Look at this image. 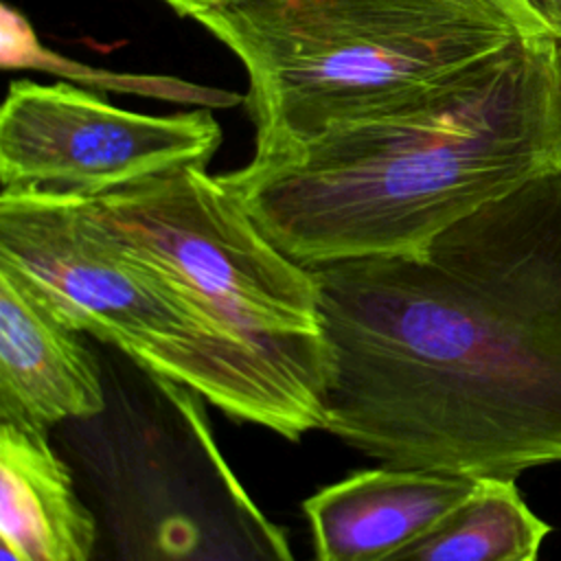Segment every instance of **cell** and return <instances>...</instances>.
Returning a JSON list of instances; mask_svg holds the SVG:
<instances>
[{"label":"cell","mask_w":561,"mask_h":561,"mask_svg":"<svg viewBox=\"0 0 561 561\" xmlns=\"http://www.w3.org/2000/svg\"><path fill=\"white\" fill-rule=\"evenodd\" d=\"M324 432L388 467L515 480L561 462V171L414 259L311 265Z\"/></svg>","instance_id":"obj_1"},{"label":"cell","mask_w":561,"mask_h":561,"mask_svg":"<svg viewBox=\"0 0 561 561\" xmlns=\"http://www.w3.org/2000/svg\"><path fill=\"white\" fill-rule=\"evenodd\" d=\"M561 171V39L519 37L451 88L219 180L311 267L421 256L482 206Z\"/></svg>","instance_id":"obj_2"},{"label":"cell","mask_w":561,"mask_h":561,"mask_svg":"<svg viewBox=\"0 0 561 561\" xmlns=\"http://www.w3.org/2000/svg\"><path fill=\"white\" fill-rule=\"evenodd\" d=\"M0 267L70 329L287 440L324 427L327 351L265 346L121 241L85 197L0 193Z\"/></svg>","instance_id":"obj_3"},{"label":"cell","mask_w":561,"mask_h":561,"mask_svg":"<svg viewBox=\"0 0 561 561\" xmlns=\"http://www.w3.org/2000/svg\"><path fill=\"white\" fill-rule=\"evenodd\" d=\"M193 20L248 75L252 160L425 101L522 37L480 0H234Z\"/></svg>","instance_id":"obj_4"},{"label":"cell","mask_w":561,"mask_h":561,"mask_svg":"<svg viewBox=\"0 0 561 561\" xmlns=\"http://www.w3.org/2000/svg\"><path fill=\"white\" fill-rule=\"evenodd\" d=\"M94 351L107 408L53 430L99 522L90 561H298L224 458L204 397Z\"/></svg>","instance_id":"obj_5"},{"label":"cell","mask_w":561,"mask_h":561,"mask_svg":"<svg viewBox=\"0 0 561 561\" xmlns=\"http://www.w3.org/2000/svg\"><path fill=\"white\" fill-rule=\"evenodd\" d=\"M88 202L121 241L245 340L322 342L311 270L283 254L206 167L173 169Z\"/></svg>","instance_id":"obj_6"},{"label":"cell","mask_w":561,"mask_h":561,"mask_svg":"<svg viewBox=\"0 0 561 561\" xmlns=\"http://www.w3.org/2000/svg\"><path fill=\"white\" fill-rule=\"evenodd\" d=\"M221 145L206 110L140 114L70 83L11 81L0 110L2 191L99 197L199 164Z\"/></svg>","instance_id":"obj_7"},{"label":"cell","mask_w":561,"mask_h":561,"mask_svg":"<svg viewBox=\"0 0 561 561\" xmlns=\"http://www.w3.org/2000/svg\"><path fill=\"white\" fill-rule=\"evenodd\" d=\"M107 408L101 359L11 270L0 267V423L50 434Z\"/></svg>","instance_id":"obj_8"},{"label":"cell","mask_w":561,"mask_h":561,"mask_svg":"<svg viewBox=\"0 0 561 561\" xmlns=\"http://www.w3.org/2000/svg\"><path fill=\"white\" fill-rule=\"evenodd\" d=\"M478 482L388 465L355 471L302 502L316 561H377L471 495Z\"/></svg>","instance_id":"obj_9"},{"label":"cell","mask_w":561,"mask_h":561,"mask_svg":"<svg viewBox=\"0 0 561 561\" xmlns=\"http://www.w3.org/2000/svg\"><path fill=\"white\" fill-rule=\"evenodd\" d=\"M99 522L50 434L0 423V541L22 561H90Z\"/></svg>","instance_id":"obj_10"},{"label":"cell","mask_w":561,"mask_h":561,"mask_svg":"<svg viewBox=\"0 0 561 561\" xmlns=\"http://www.w3.org/2000/svg\"><path fill=\"white\" fill-rule=\"evenodd\" d=\"M548 533L515 480H480L471 495L377 561H537Z\"/></svg>","instance_id":"obj_11"},{"label":"cell","mask_w":561,"mask_h":561,"mask_svg":"<svg viewBox=\"0 0 561 561\" xmlns=\"http://www.w3.org/2000/svg\"><path fill=\"white\" fill-rule=\"evenodd\" d=\"M506 18L522 37L561 39V0H480Z\"/></svg>","instance_id":"obj_12"},{"label":"cell","mask_w":561,"mask_h":561,"mask_svg":"<svg viewBox=\"0 0 561 561\" xmlns=\"http://www.w3.org/2000/svg\"><path fill=\"white\" fill-rule=\"evenodd\" d=\"M167 7H171L180 18H195L208 9L234 2V0H162Z\"/></svg>","instance_id":"obj_13"},{"label":"cell","mask_w":561,"mask_h":561,"mask_svg":"<svg viewBox=\"0 0 561 561\" xmlns=\"http://www.w3.org/2000/svg\"><path fill=\"white\" fill-rule=\"evenodd\" d=\"M0 561H22L11 548H7V546H0Z\"/></svg>","instance_id":"obj_14"}]
</instances>
